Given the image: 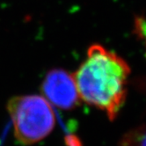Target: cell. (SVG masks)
Wrapping results in <instances>:
<instances>
[{"label":"cell","mask_w":146,"mask_h":146,"mask_svg":"<svg viewBox=\"0 0 146 146\" xmlns=\"http://www.w3.org/2000/svg\"><path fill=\"white\" fill-rule=\"evenodd\" d=\"M129 74L126 61L97 43L88 48L85 60L72 73L80 100L103 111L110 121L117 117L126 100Z\"/></svg>","instance_id":"cell-1"},{"label":"cell","mask_w":146,"mask_h":146,"mask_svg":"<svg viewBox=\"0 0 146 146\" xmlns=\"http://www.w3.org/2000/svg\"><path fill=\"white\" fill-rule=\"evenodd\" d=\"M6 109L13 122L14 137L22 145L42 141L55 129V111L42 95L14 96L8 101Z\"/></svg>","instance_id":"cell-2"},{"label":"cell","mask_w":146,"mask_h":146,"mask_svg":"<svg viewBox=\"0 0 146 146\" xmlns=\"http://www.w3.org/2000/svg\"><path fill=\"white\" fill-rule=\"evenodd\" d=\"M42 96L52 107L71 110L80 104V98L72 73L62 69H52L40 86Z\"/></svg>","instance_id":"cell-3"},{"label":"cell","mask_w":146,"mask_h":146,"mask_svg":"<svg viewBox=\"0 0 146 146\" xmlns=\"http://www.w3.org/2000/svg\"><path fill=\"white\" fill-rule=\"evenodd\" d=\"M119 146H146V125L124 134L119 142Z\"/></svg>","instance_id":"cell-4"},{"label":"cell","mask_w":146,"mask_h":146,"mask_svg":"<svg viewBox=\"0 0 146 146\" xmlns=\"http://www.w3.org/2000/svg\"><path fill=\"white\" fill-rule=\"evenodd\" d=\"M135 32L146 48V18L137 17L135 19Z\"/></svg>","instance_id":"cell-5"}]
</instances>
